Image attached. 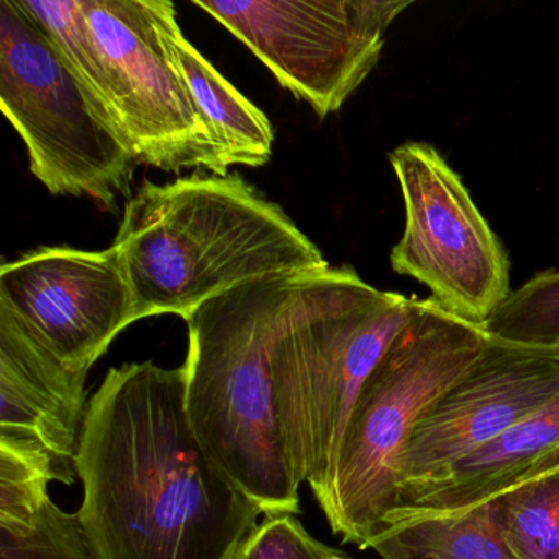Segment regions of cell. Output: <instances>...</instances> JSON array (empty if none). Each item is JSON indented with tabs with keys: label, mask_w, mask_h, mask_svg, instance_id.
<instances>
[{
	"label": "cell",
	"mask_w": 559,
	"mask_h": 559,
	"mask_svg": "<svg viewBox=\"0 0 559 559\" xmlns=\"http://www.w3.org/2000/svg\"><path fill=\"white\" fill-rule=\"evenodd\" d=\"M76 473L99 559H234L263 513L195 437L182 366L109 369L87 402Z\"/></svg>",
	"instance_id": "cell-1"
},
{
	"label": "cell",
	"mask_w": 559,
	"mask_h": 559,
	"mask_svg": "<svg viewBox=\"0 0 559 559\" xmlns=\"http://www.w3.org/2000/svg\"><path fill=\"white\" fill-rule=\"evenodd\" d=\"M114 245L136 320L165 313L186 320L238 284L329 266L283 207L240 175L143 182L123 209Z\"/></svg>",
	"instance_id": "cell-2"
},
{
	"label": "cell",
	"mask_w": 559,
	"mask_h": 559,
	"mask_svg": "<svg viewBox=\"0 0 559 559\" xmlns=\"http://www.w3.org/2000/svg\"><path fill=\"white\" fill-rule=\"evenodd\" d=\"M415 302L369 286L352 267L290 274L273 343L277 418L294 476L322 510L362 385Z\"/></svg>",
	"instance_id": "cell-3"
},
{
	"label": "cell",
	"mask_w": 559,
	"mask_h": 559,
	"mask_svg": "<svg viewBox=\"0 0 559 559\" xmlns=\"http://www.w3.org/2000/svg\"><path fill=\"white\" fill-rule=\"evenodd\" d=\"M294 274V273H293ZM290 274L238 284L186 319V412L209 456L263 510L300 512L277 418L273 343Z\"/></svg>",
	"instance_id": "cell-4"
},
{
	"label": "cell",
	"mask_w": 559,
	"mask_h": 559,
	"mask_svg": "<svg viewBox=\"0 0 559 559\" xmlns=\"http://www.w3.org/2000/svg\"><path fill=\"white\" fill-rule=\"evenodd\" d=\"M479 325L417 299L346 425L323 509L332 532L359 549L397 509L399 463L425 412L473 366L486 348Z\"/></svg>",
	"instance_id": "cell-5"
},
{
	"label": "cell",
	"mask_w": 559,
	"mask_h": 559,
	"mask_svg": "<svg viewBox=\"0 0 559 559\" xmlns=\"http://www.w3.org/2000/svg\"><path fill=\"white\" fill-rule=\"evenodd\" d=\"M0 109L50 194L109 212L132 199V146L17 0H0Z\"/></svg>",
	"instance_id": "cell-6"
},
{
	"label": "cell",
	"mask_w": 559,
	"mask_h": 559,
	"mask_svg": "<svg viewBox=\"0 0 559 559\" xmlns=\"http://www.w3.org/2000/svg\"><path fill=\"white\" fill-rule=\"evenodd\" d=\"M107 106L140 165L227 176L168 37L169 0H83Z\"/></svg>",
	"instance_id": "cell-7"
},
{
	"label": "cell",
	"mask_w": 559,
	"mask_h": 559,
	"mask_svg": "<svg viewBox=\"0 0 559 559\" xmlns=\"http://www.w3.org/2000/svg\"><path fill=\"white\" fill-rule=\"evenodd\" d=\"M320 119L338 112L381 57L411 0H192Z\"/></svg>",
	"instance_id": "cell-8"
},
{
	"label": "cell",
	"mask_w": 559,
	"mask_h": 559,
	"mask_svg": "<svg viewBox=\"0 0 559 559\" xmlns=\"http://www.w3.org/2000/svg\"><path fill=\"white\" fill-rule=\"evenodd\" d=\"M389 162L405 204L392 270L425 284L441 309L483 325L512 294L506 250L433 146L404 143Z\"/></svg>",
	"instance_id": "cell-9"
},
{
	"label": "cell",
	"mask_w": 559,
	"mask_h": 559,
	"mask_svg": "<svg viewBox=\"0 0 559 559\" xmlns=\"http://www.w3.org/2000/svg\"><path fill=\"white\" fill-rule=\"evenodd\" d=\"M0 309L84 374L136 322L135 297L116 245L103 251L41 247L5 261Z\"/></svg>",
	"instance_id": "cell-10"
},
{
	"label": "cell",
	"mask_w": 559,
	"mask_h": 559,
	"mask_svg": "<svg viewBox=\"0 0 559 559\" xmlns=\"http://www.w3.org/2000/svg\"><path fill=\"white\" fill-rule=\"evenodd\" d=\"M558 394L559 349L487 336L479 358L415 425L399 463V497L443 476Z\"/></svg>",
	"instance_id": "cell-11"
},
{
	"label": "cell",
	"mask_w": 559,
	"mask_h": 559,
	"mask_svg": "<svg viewBox=\"0 0 559 559\" xmlns=\"http://www.w3.org/2000/svg\"><path fill=\"white\" fill-rule=\"evenodd\" d=\"M86 378L0 309V444L44 457L68 486L78 476Z\"/></svg>",
	"instance_id": "cell-12"
},
{
	"label": "cell",
	"mask_w": 559,
	"mask_h": 559,
	"mask_svg": "<svg viewBox=\"0 0 559 559\" xmlns=\"http://www.w3.org/2000/svg\"><path fill=\"white\" fill-rule=\"evenodd\" d=\"M556 466H559V394L454 464L443 476L402 493L395 510L469 509Z\"/></svg>",
	"instance_id": "cell-13"
},
{
	"label": "cell",
	"mask_w": 559,
	"mask_h": 559,
	"mask_svg": "<svg viewBox=\"0 0 559 559\" xmlns=\"http://www.w3.org/2000/svg\"><path fill=\"white\" fill-rule=\"evenodd\" d=\"M166 28L189 90L217 140L225 166L258 168L266 165L273 155L274 143L273 126L266 114L231 86L185 37L176 8L169 11Z\"/></svg>",
	"instance_id": "cell-14"
},
{
	"label": "cell",
	"mask_w": 559,
	"mask_h": 559,
	"mask_svg": "<svg viewBox=\"0 0 559 559\" xmlns=\"http://www.w3.org/2000/svg\"><path fill=\"white\" fill-rule=\"evenodd\" d=\"M382 559H515L489 502L454 512L395 510L362 549Z\"/></svg>",
	"instance_id": "cell-15"
},
{
	"label": "cell",
	"mask_w": 559,
	"mask_h": 559,
	"mask_svg": "<svg viewBox=\"0 0 559 559\" xmlns=\"http://www.w3.org/2000/svg\"><path fill=\"white\" fill-rule=\"evenodd\" d=\"M515 559H559V466L489 500Z\"/></svg>",
	"instance_id": "cell-16"
},
{
	"label": "cell",
	"mask_w": 559,
	"mask_h": 559,
	"mask_svg": "<svg viewBox=\"0 0 559 559\" xmlns=\"http://www.w3.org/2000/svg\"><path fill=\"white\" fill-rule=\"evenodd\" d=\"M0 559H99L78 513L50 497L15 515L0 516Z\"/></svg>",
	"instance_id": "cell-17"
},
{
	"label": "cell",
	"mask_w": 559,
	"mask_h": 559,
	"mask_svg": "<svg viewBox=\"0 0 559 559\" xmlns=\"http://www.w3.org/2000/svg\"><path fill=\"white\" fill-rule=\"evenodd\" d=\"M489 338L559 349V271L538 274L480 325Z\"/></svg>",
	"instance_id": "cell-18"
},
{
	"label": "cell",
	"mask_w": 559,
	"mask_h": 559,
	"mask_svg": "<svg viewBox=\"0 0 559 559\" xmlns=\"http://www.w3.org/2000/svg\"><path fill=\"white\" fill-rule=\"evenodd\" d=\"M336 552L313 538L296 516L283 513L254 526L234 559H330Z\"/></svg>",
	"instance_id": "cell-19"
},
{
	"label": "cell",
	"mask_w": 559,
	"mask_h": 559,
	"mask_svg": "<svg viewBox=\"0 0 559 559\" xmlns=\"http://www.w3.org/2000/svg\"><path fill=\"white\" fill-rule=\"evenodd\" d=\"M330 559H352L349 556L343 555V552H336L335 556H332Z\"/></svg>",
	"instance_id": "cell-20"
}]
</instances>
